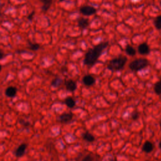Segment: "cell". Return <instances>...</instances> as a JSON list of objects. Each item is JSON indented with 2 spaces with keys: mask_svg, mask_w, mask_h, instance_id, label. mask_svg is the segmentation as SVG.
I'll return each instance as SVG.
<instances>
[{
  "mask_svg": "<svg viewBox=\"0 0 161 161\" xmlns=\"http://www.w3.org/2000/svg\"><path fill=\"white\" fill-rule=\"evenodd\" d=\"M108 42H103L90 49L85 55L84 64L87 66L94 65L101 56L103 50L108 46Z\"/></svg>",
  "mask_w": 161,
  "mask_h": 161,
  "instance_id": "6da1fadb",
  "label": "cell"
},
{
  "mask_svg": "<svg viewBox=\"0 0 161 161\" xmlns=\"http://www.w3.org/2000/svg\"><path fill=\"white\" fill-rule=\"evenodd\" d=\"M127 61V59L125 57L113 59L110 62L108 68L112 70H115V71L121 70L125 65Z\"/></svg>",
  "mask_w": 161,
  "mask_h": 161,
  "instance_id": "7a4b0ae2",
  "label": "cell"
},
{
  "mask_svg": "<svg viewBox=\"0 0 161 161\" xmlns=\"http://www.w3.org/2000/svg\"><path fill=\"white\" fill-rule=\"evenodd\" d=\"M148 65V61L145 59H138L132 61L130 65L129 68L131 70L134 71H138L143 69Z\"/></svg>",
  "mask_w": 161,
  "mask_h": 161,
  "instance_id": "3957f363",
  "label": "cell"
},
{
  "mask_svg": "<svg viewBox=\"0 0 161 161\" xmlns=\"http://www.w3.org/2000/svg\"><path fill=\"white\" fill-rule=\"evenodd\" d=\"M78 161H101L100 157L93 153H81V155L78 157Z\"/></svg>",
  "mask_w": 161,
  "mask_h": 161,
  "instance_id": "277c9868",
  "label": "cell"
},
{
  "mask_svg": "<svg viewBox=\"0 0 161 161\" xmlns=\"http://www.w3.org/2000/svg\"><path fill=\"white\" fill-rule=\"evenodd\" d=\"M80 12L83 15L85 16H91L96 13V10L90 6H84L81 8Z\"/></svg>",
  "mask_w": 161,
  "mask_h": 161,
  "instance_id": "5b68a950",
  "label": "cell"
},
{
  "mask_svg": "<svg viewBox=\"0 0 161 161\" xmlns=\"http://www.w3.org/2000/svg\"><path fill=\"white\" fill-rule=\"evenodd\" d=\"M73 118V115L71 113H63L58 118V122L63 123H68L72 121Z\"/></svg>",
  "mask_w": 161,
  "mask_h": 161,
  "instance_id": "8992f818",
  "label": "cell"
},
{
  "mask_svg": "<svg viewBox=\"0 0 161 161\" xmlns=\"http://www.w3.org/2000/svg\"><path fill=\"white\" fill-rule=\"evenodd\" d=\"M138 52L142 55H146L148 54L150 51V48L148 46V45L145 43H142L140 44L138 47Z\"/></svg>",
  "mask_w": 161,
  "mask_h": 161,
  "instance_id": "52a82bcc",
  "label": "cell"
},
{
  "mask_svg": "<svg viewBox=\"0 0 161 161\" xmlns=\"http://www.w3.org/2000/svg\"><path fill=\"white\" fill-rule=\"evenodd\" d=\"M153 149V145L150 141H145L142 146V151L145 153H150Z\"/></svg>",
  "mask_w": 161,
  "mask_h": 161,
  "instance_id": "ba28073f",
  "label": "cell"
},
{
  "mask_svg": "<svg viewBox=\"0 0 161 161\" xmlns=\"http://www.w3.org/2000/svg\"><path fill=\"white\" fill-rule=\"evenodd\" d=\"M27 147V144H25V143L21 144L15 150V155L17 157H22V155H23L24 153H25Z\"/></svg>",
  "mask_w": 161,
  "mask_h": 161,
  "instance_id": "9c48e42d",
  "label": "cell"
},
{
  "mask_svg": "<svg viewBox=\"0 0 161 161\" xmlns=\"http://www.w3.org/2000/svg\"><path fill=\"white\" fill-rule=\"evenodd\" d=\"M17 89L13 86H10L5 91V95L8 98H13L16 96Z\"/></svg>",
  "mask_w": 161,
  "mask_h": 161,
  "instance_id": "30bf717a",
  "label": "cell"
},
{
  "mask_svg": "<svg viewBox=\"0 0 161 161\" xmlns=\"http://www.w3.org/2000/svg\"><path fill=\"white\" fill-rule=\"evenodd\" d=\"M83 83L86 86H91L94 83L95 79L94 78L91 76V75H86L85 76H84L83 78Z\"/></svg>",
  "mask_w": 161,
  "mask_h": 161,
  "instance_id": "8fae6325",
  "label": "cell"
},
{
  "mask_svg": "<svg viewBox=\"0 0 161 161\" xmlns=\"http://www.w3.org/2000/svg\"><path fill=\"white\" fill-rule=\"evenodd\" d=\"M66 89L71 92H73L76 89V83L73 80H68L66 82Z\"/></svg>",
  "mask_w": 161,
  "mask_h": 161,
  "instance_id": "7c38bea8",
  "label": "cell"
},
{
  "mask_svg": "<svg viewBox=\"0 0 161 161\" xmlns=\"http://www.w3.org/2000/svg\"><path fill=\"white\" fill-rule=\"evenodd\" d=\"M40 1L43 4L42 9L44 12H47L50 8V7L52 5V0H40Z\"/></svg>",
  "mask_w": 161,
  "mask_h": 161,
  "instance_id": "4fadbf2b",
  "label": "cell"
},
{
  "mask_svg": "<svg viewBox=\"0 0 161 161\" xmlns=\"http://www.w3.org/2000/svg\"><path fill=\"white\" fill-rule=\"evenodd\" d=\"M83 137L84 140H86V141H87L88 142H93L95 140L94 137L91 133H89L88 132H86L83 133Z\"/></svg>",
  "mask_w": 161,
  "mask_h": 161,
  "instance_id": "5bb4252c",
  "label": "cell"
},
{
  "mask_svg": "<svg viewBox=\"0 0 161 161\" xmlns=\"http://www.w3.org/2000/svg\"><path fill=\"white\" fill-rule=\"evenodd\" d=\"M65 103L70 108H74L76 105V102H75L74 99L71 97H68L65 99Z\"/></svg>",
  "mask_w": 161,
  "mask_h": 161,
  "instance_id": "9a60e30c",
  "label": "cell"
},
{
  "mask_svg": "<svg viewBox=\"0 0 161 161\" xmlns=\"http://www.w3.org/2000/svg\"><path fill=\"white\" fill-rule=\"evenodd\" d=\"M153 89L156 94L157 95L161 94V79L155 83V84L154 85Z\"/></svg>",
  "mask_w": 161,
  "mask_h": 161,
  "instance_id": "2e32d148",
  "label": "cell"
},
{
  "mask_svg": "<svg viewBox=\"0 0 161 161\" xmlns=\"http://www.w3.org/2000/svg\"><path fill=\"white\" fill-rule=\"evenodd\" d=\"M126 52L128 55L130 56H133L136 54V51L134 49V48H133L132 46L130 45H127L126 47Z\"/></svg>",
  "mask_w": 161,
  "mask_h": 161,
  "instance_id": "e0dca14e",
  "label": "cell"
},
{
  "mask_svg": "<svg viewBox=\"0 0 161 161\" xmlns=\"http://www.w3.org/2000/svg\"><path fill=\"white\" fill-rule=\"evenodd\" d=\"M78 24H79V26L81 27V28H86L88 25H89V22L87 19L86 18H81L79 22H78Z\"/></svg>",
  "mask_w": 161,
  "mask_h": 161,
  "instance_id": "ac0fdd59",
  "label": "cell"
},
{
  "mask_svg": "<svg viewBox=\"0 0 161 161\" xmlns=\"http://www.w3.org/2000/svg\"><path fill=\"white\" fill-rule=\"evenodd\" d=\"M154 26L157 30H161V15L158 16L154 20Z\"/></svg>",
  "mask_w": 161,
  "mask_h": 161,
  "instance_id": "d6986e66",
  "label": "cell"
},
{
  "mask_svg": "<svg viewBox=\"0 0 161 161\" xmlns=\"http://www.w3.org/2000/svg\"><path fill=\"white\" fill-rule=\"evenodd\" d=\"M29 48H30L31 50H37L40 48V45L37 43H30V47Z\"/></svg>",
  "mask_w": 161,
  "mask_h": 161,
  "instance_id": "ffe728a7",
  "label": "cell"
},
{
  "mask_svg": "<svg viewBox=\"0 0 161 161\" xmlns=\"http://www.w3.org/2000/svg\"><path fill=\"white\" fill-rule=\"evenodd\" d=\"M61 83V79L59 78H56L52 83V86H54V87H58L60 85Z\"/></svg>",
  "mask_w": 161,
  "mask_h": 161,
  "instance_id": "44dd1931",
  "label": "cell"
},
{
  "mask_svg": "<svg viewBox=\"0 0 161 161\" xmlns=\"http://www.w3.org/2000/svg\"><path fill=\"white\" fill-rule=\"evenodd\" d=\"M138 117H139V115L137 112H135L132 114V118L133 120H135L138 119Z\"/></svg>",
  "mask_w": 161,
  "mask_h": 161,
  "instance_id": "7402d4cb",
  "label": "cell"
},
{
  "mask_svg": "<svg viewBox=\"0 0 161 161\" xmlns=\"http://www.w3.org/2000/svg\"><path fill=\"white\" fill-rule=\"evenodd\" d=\"M158 147H159V148L161 149V141H160V142H159V143H158Z\"/></svg>",
  "mask_w": 161,
  "mask_h": 161,
  "instance_id": "603a6c76",
  "label": "cell"
},
{
  "mask_svg": "<svg viewBox=\"0 0 161 161\" xmlns=\"http://www.w3.org/2000/svg\"><path fill=\"white\" fill-rule=\"evenodd\" d=\"M160 130H161V120L160 122Z\"/></svg>",
  "mask_w": 161,
  "mask_h": 161,
  "instance_id": "cb8c5ba5",
  "label": "cell"
},
{
  "mask_svg": "<svg viewBox=\"0 0 161 161\" xmlns=\"http://www.w3.org/2000/svg\"><path fill=\"white\" fill-rule=\"evenodd\" d=\"M59 1H60L61 2H63V1H64V0H59Z\"/></svg>",
  "mask_w": 161,
  "mask_h": 161,
  "instance_id": "d4e9b609",
  "label": "cell"
},
{
  "mask_svg": "<svg viewBox=\"0 0 161 161\" xmlns=\"http://www.w3.org/2000/svg\"><path fill=\"white\" fill-rule=\"evenodd\" d=\"M160 5H161V1H160Z\"/></svg>",
  "mask_w": 161,
  "mask_h": 161,
  "instance_id": "484cf974",
  "label": "cell"
},
{
  "mask_svg": "<svg viewBox=\"0 0 161 161\" xmlns=\"http://www.w3.org/2000/svg\"><path fill=\"white\" fill-rule=\"evenodd\" d=\"M146 161H150V160H146Z\"/></svg>",
  "mask_w": 161,
  "mask_h": 161,
  "instance_id": "4316f807",
  "label": "cell"
}]
</instances>
